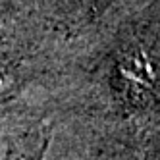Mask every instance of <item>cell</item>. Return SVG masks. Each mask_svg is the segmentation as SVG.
<instances>
[{
  "label": "cell",
  "instance_id": "6da1fadb",
  "mask_svg": "<svg viewBox=\"0 0 160 160\" xmlns=\"http://www.w3.org/2000/svg\"><path fill=\"white\" fill-rule=\"evenodd\" d=\"M50 2L58 4L56 8L58 10H73V12H81V14H87L91 10H102L108 2L112 0H50Z\"/></svg>",
  "mask_w": 160,
  "mask_h": 160
}]
</instances>
